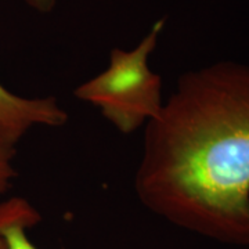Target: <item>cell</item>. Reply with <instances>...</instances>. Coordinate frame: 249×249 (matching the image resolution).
Here are the masks:
<instances>
[{
	"instance_id": "obj_7",
	"label": "cell",
	"mask_w": 249,
	"mask_h": 249,
	"mask_svg": "<svg viewBox=\"0 0 249 249\" xmlns=\"http://www.w3.org/2000/svg\"><path fill=\"white\" fill-rule=\"evenodd\" d=\"M31 9L39 13H50L55 7L58 0H24Z\"/></svg>"
},
{
	"instance_id": "obj_5",
	"label": "cell",
	"mask_w": 249,
	"mask_h": 249,
	"mask_svg": "<svg viewBox=\"0 0 249 249\" xmlns=\"http://www.w3.org/2000/svg\"><path fill=\"white\" fill-rule=\"evenodd\" d=\"M17 150L14 145L0 142V196L7 193L13 180L17 178V169L14 165Z\"/></svg>"
},
{
	"instance_id": "obj_3",
	"label": "cell",
	"mask_w": 249,
	"mask_h": 249,
	"mask_svg": "<svg viewBox=\"0 0 249 249\" xmlns=\"http://www.w3.org/2000/svg\"><path fill=\"white\" fill-rule=\"evenodd\" d=\"M68 122V114L57 98L24 97L0 83V142L17 145L34 127H58Z\"/></svg>"
},
{
	"instance_id": "obj_1",
	"label": "cell",
	"mask_w": 249,
	"mask_h": 249,
	"mask_svg": "<svg viewBox=\"0 0 249 249\" xmlns=\"http://www.w3.org/2000/svg\"><path fill=\"white\" fill-rule=\"evenodd\" d=\"M134 191L187 231L249 247V65L217 61L180 75L144 126Z\"/></svg>"
},
{
	"instance_id": "obj_4",
	"label": "cell",
	"mask_w": 249,
	"mask_h": 249,
	"mask_svg": "<svg viewBox=\"0 0 249 249\" xmlns=\"http://www.w3.org/2000/svg\"><path fill=\"white\" fill-rule=\"evenodd\" d=\"M42 216L34 205L25 198L13 196L0 201V249H6V242L1 237V231L11 224H22L27 229L35 227L40 223Z\"/></svg>"
},
{
	"instance_id": "obj_6",
	"label": "cell",
	"mask_w": 249,
	"mask_h": 249,
	"mask_svg": "<svg viewBox=\"0 0 249 249\" xmlns=\"http://www.w3.org/2000/svg\"><path fill=\"white\" fill-rule=\"evenodd\" d=\"M28 230L22 224H11L1 231V237L6 242V249H39L31 241Z\"/></svg>"
},
{
	"instance_id": "obj_2",
	"label": "cell",
	"mask_w": 249,
	"mask_h": 249,
	"mask_svg": "<svg viewBox=\"0 0 249 249\" xmlns=\"http://www.w3.org/2000/svg\"><path fill=\"white\" fill-rule=\"evenodd\" d=\"M163 27L165 19H158L136 47L111 50L107 68L73 90L75 97L94 106L122 134L150 124L165 103L162 78L150 68Z\"/></svg>"
}]
</instances>
